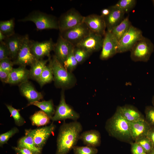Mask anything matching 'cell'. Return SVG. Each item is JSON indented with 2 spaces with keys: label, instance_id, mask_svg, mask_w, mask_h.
<instances>
[{
  "label": "cell",
  "instance_id": "4dcf8cb0",
  "mask_svg": "<svg viewBox=\"0 0 154 154\" xmlns=\"http://www.w3.org/2000/svg\"><path fill=\"white\" fill-rule=\"evenodd\" d=\"M73 53L78 64L83 63L91 54L83 49L77 46H74Z\"/></svg>",
  "mask_w": 154,
  "mask_h": 154
},
{
  "label": "cell",
  "instance_id": "d6986e66",
  "mask_svg": "<svg viewBox=\"0 0 154 154\" xmlns=\"http://www.w3.org/2000/svg\"><path fill=\"white\" fill-rule=\"evenodd\" d=\"M19 87L20 92L27 100L28 104L39 101L43 98L42 93L37 91L28 81L19 84Z\"/></svg>",
  "mask_w": 154,
  "mask_h": 154
},
{
  "label": "cell",
  "instance_id": "83f0119b",
  "mask_svg": "<svg viewBox=\"0 0 154 154\" xmlns=\"http://www.w3.org/2000/svg\"><path fill=\"white\" fill-rule=\"evenodd\" d=\"M17 147L27 148L38 154H40L42 150L36 146L32 137L28 134H25L19 140Z\"/></svg>",
  "mask_w": 154,
  "mask_h": 154
},
{
  "label": "cell",
  "instance_id": "5bb4252c",
  "mask_svg": "<svg viewBox=\"0 0 154 154\" xmlns=\"http://www.w3.org/2000/svg\"><path fill=\"white\" fill-rule=\"evenodd\" d=\"M103 41V36L91 31L76 46L82 48L91 54L102 49Z\"/></svg>",
  "mask_w": 154,
  "mask_h": 154
},
{
  "label": "cell",
  "instance_id": "cb8c5ba5",
  "mask_svg": "<svg viewBox=\"0 0 154 154\" xmlns=\"http://www.w3.org/2000/svg\"><path fill=\"white\" fill-rule=\"evenodd\" d=\"M132 25L128 16L125 18L119 24L113 29L110 32L119 41Z\"/></svg>",
  "mask_w": 154,
  "mask_h": 154
},
{
  "label": "cell",
  "instance_id": "ee69618b",
  "mask_svg": "<svg viewBox=\"0 0 154 154\" xmlns=\"http://www.w3.org/2000/svg\"><path fill=\"white\" fill-rule=\"evenodd\" d=\"M146 136L150 139L154 147V127H151Z\"/></svg>",
  "mask_w": 154,
  "mask_h": 154
},
{
  "label": "cell",
  "instance_id": "9c48e42d",
  "mask_svg": "<svg viewBox=\"0 0 154 154\" xmlns=\"http://www.w3.org/2000/svg\"><path fill=\"white\" fill-rule=\"evenodd\" d=\"M91 31L83 22L74 27L60 32L59 34L75 46L89 35Z\"/></svg>",
  "mask_w": 154,
  "mask_h": 154
},
{
  "label": "cell",
  "instance_id": "4fadbf2b",
  "mask_svg": "<svg viewBox=\"0 0 154 154\" xmlns=\"http://www.w3.org/2000/svg\"><path fill=\"white\" fill-rule=\"evenodd\" d=\"M55 44L51 38L42 42L31 40V50L37 60L42 59L45 56L49 58L50 52L54 50Z\"/></svg>",
  "mask_w": 154,
  "mask_h": 154
},
{
  "label": "cell",
  "instance_id": "ba28073f",
  "mask_svg": "<svg viewBox=\"0 0 154 154\" xmlns=\"http://www.w3.org/2000/svg\"><path fill=\"white\" fill-rule=\"evenodd\" d=\"M84 18V16L75 9H70L62 14L58 20L60 33L83 23Z\"/></svg>",
  "mask_w": 154,
  "mask_h": 154
},
{
  "label": "cell",
  "instance_id": "ab89813d",
  "mask_svg": "<svg viewBox=\"0 0 154 154\" xmlns=\"http://www.w3.org/2000/svg\"><path fill=\"white\" fill-rule=\"evenodd\" d=\"M10 52L6 44L4 41L0 42V61L10 58Z\"/></svg>",
  "mask_w": 154,
  "mask_h": 154
},
{
  "label": "cell",
  "instance_id": "d4e9b609",
  "mask_svg": "<svg viewBox=\"0 0 154 154\" xmlns=\"http://www.w3.org/2000/svg\"><path fill=\"white\" fill-rule=\"evenodd\" d=\"M48 61V58L45 60L43 59L37 60L31 66L29 70L30 77L37 81Z\"/></svg>",
  "mask_w": 154,
  "mask_h": 154
},
{
  "label": "cell",
  "instance_id": "bcb514c9",
  "mask_svg": "<svg viewBox=\"0 0 154 154\" xmlns=\"http://www.w3.org/2000/svg\"><path fill=\"white\" fill-rule=\"evenodd\" d=\"M6 37V36L0 31V42L3 41Z\"/></svg>",
  "mask_w": 154,
  "mask_h": 154
},
{
  "label": "cell",
  "instance_id": "9a60e30c",
  "mask_svg": "<svg viewBox=\"0 0 154 154\" xmlns=\"http://www.w3.org/2000/svg\"><path fill=\"white\" fill-rule=\"evenodd\" d=\"M83 22L91 31L104 37L106 26L104 19L100 15L92 14L84 16Z\"/></svg>",
  "mask_w": 154,
  "mask_h": 154
},
{
  "label": "cell",
  "instance_id": "f35d334b",
  "mask_svg": "<svg viewBox=\"0 0 154 154\" xmlns=\"http://www.w3.org/2000/svg\"><path fill=\"white\" fill-rule=\"evenodd\" d=\"M11 59L8 58L0 61V69L10 73L13 69L14 64Z\"/></svg>",
  "mask_w": 154,
  "mask_h": 154
},
{
  "label": "cell",
  "instance_id": "44dd1931",
  "mask_svg": "<svg viewBox=\"0 0 154 154\" xmlns=\"http://www.w3.org/2000/svg\"><path fill=\"white\" fill-rule=\"evenodd\" d=\"M29 78V70L25 66H19L13 68L10 72L8 84H20L28 81Z\"/></svg>",
  "mask_w": 154,
  "mask_h": 154
},
{
  "label": "cell",
  "instance_id": "277c9868",
  "mask_svg": "<svg viewBox=\"0 0 154 154\" xmlns=\"http://www.w3.org/2000/svg\"><path fill=\"white\" fill-rule=\"evenodd\" d=\"M19 21L32 22L38 30L58 29V20L55 17L38 11H33Z\"/></svg>",
  "mask_w": 154,
  "mask_h": 154
},
{
  "label": "cell",
  "instance_id": "7c38bea8",
  "mask_svg": "<svg viewBox=\"0 0 154 154\" xmlns=\"http://www.w3.org/2000/svg\"><path fill=\"white\" fill-rule=\"evenodd\" d=\"M118 41L111 32L107 31L104 37L100 59L105 60L112 57L117 52Z\"/></svg>",
  "mask_w": 154,
  "mask_h": 154
},
{
  "label": "cell",
  "instance_id": "f546056e",
  "mask_svg": "<svg viewBox=\"0 0 154 154\" xmlns=\"http://www.w3.org/2000/svg\"><path fill=\"white\" fill-rule=\"evenodd\" d=\"M52 81H54V77L52 69L49 65H46L37 82L42 87Z\"/></svg>",
  "mask_w": 154,
  "mask_h": 154
},
{
  "label": "cell",
  "instance_id": "ffe728a7",
  "mask_svg": "<svg viewBox=\"0 0 154 154\" xmlns=\"http://www.w3.org/2000/svg\"><path fill=\"white\" fill-rule=\"evenodd\" d=\"M24 36L15 34L6 37L3 41L7 46L9 51L10 58L14 60L16 58L22 44Z\"/></svg>",
  "mask_w": 154,
  "mask_h": 154
},
{
  "label": "cell",
  "instance_id": "b9f144b4",
  "mask_svg": "<svg viewBox=\"0 0 154 154\" xmlns=\"http://www.w3.org/2000/svg\"><path fill=\"white\" fill-rule=\"evenodd\" d=\"M17 154H38L33 151L25 148L13 147Z\"/></svg>",
  "mask_w": 154,
  "mask_h": 154
},
{
  "label": "cell",
  "instance_id": "f907efd6",
  "mask_svg": "<svg viewBox=\"0 0 154 154\" xmlns=\"http://www.w3.org/2000/svg\"><path fill=\"white\" fill-rule=\"evenodd\" d=\"M142 154H147V153H143Z\"/></svg>",
  "mask_w": 154,
  "mask_h": 154
},
{
  "label": "cell",
  "instance_id": "e575fe53",
  "mask_svg": "<svg viewBox=\"0 0 154 154\" xmlns=\"http://www.w3.org/2000/svg\"><path fill=\"white\" fill-rule=\"evenodd\" d=\"M135 142L139 144L145 153L150 154L154 149V147L150 139L146 136L137 139Z\"/></svg>",
  "mask_w": 154,
  "mask_h": 154
},
{
  "label": "cell",
  "instance_id": "836d02e7",
  "mask_svg": "<svg viewBox=\"0 0 154 154\" xmlns=\"http://www.w3.org/2000/svg\"><path fill=\"white\" fill-rule=\"evenodd\" d=\"M78 64L74 57L73 50L64 62L63 65L68 71L71 72L76 68Z\"/></svg>",
  "mask_w": 154,
  "mask_h": 154
},
{
  "label": "cell",
  "instance_id": "5b68a950",
  "mask_svg": "<svg viewBox=\"0 0 154 154\" xmlns=\"http://www.w3.org/2000/svg\"><path fill=\"white\" fill-rule=\"evenodd\" d=\"M154 45L151 40L144 37L138 41L130 50V57L134 62H147L153 52Z\"/></svg>",
  "mask_w": 154,
  "mask_h": 154
},
{
  "label": "cell",
  "instance_id": "f6af8a7d",
  "mask_svg": "<svg viewBox=\"0 0 154 154\" xmlns=\"http://www.w3.org/2000/svg\"><path fill=\"white\" fill-rule=\"evenodd\" d=\"M111 11L110 7L105 8L102 9L101 11L100 15L104 18L107 17L110 14Z\"/></svg>",
  "mask_w": 154,
  "mask_h": 154
},
{
  "label": "cell",
  "instance_id": "60d3db41",
  "mask_svg": "<svg viewBox=\"0 0 154 154\" xmlns=\"http://www.w3.org/2000/svg\"><path fill=\"white\" fill-rule=\"evenodd\" d=\"M131 151L132 154H142L145 153L142 147L135 142L131 143Z\"/></svg>",
  "mask_w": 154,
  "mask_h": 154
},
{
  "label": "cell",
  "instance_id": "d590c367",
  "mask_svg": "<svg viewBox=\"0 0 154 154\" xmlns=\"http://www.w3.org/2000/svg\"><path fill=\"white\" fill-rule=\"evenodd\" d=\"M74 154H97L98 150L96 147L86 146H75L73 148Z\"/></svg>",
  "mask_w": 154,
  "mask_h": 154
},
{
  "label": "cell",
  "instance_id": "7bdbcfd3",
  "mask_svg": "<svg viewBox=\"0 0 154 154\" xmlns=\"http://www.w3.org/2000/svg\"><path fill=\"white\" fill-rule=\"evenodd\" d=\"M10 73L0 69V79L2 82L8 83Z\"/></svg>",
  "mask_w": 154,
  "mask_h": 154
},
{
  "label": "cell",
  "instance_id": "e0dca14e",
  "mask_svg": "<svg viewBox=\"0 0 154 154\" xmlns=\"http://www.w3.org/2000/svg\"><path fill=\"white\" fill-rule=\"evenodd\" d=\"M151 127L145 119L129 122L130 133L132 139L135 141L146 136Z\"/></svg>",
  "mask_w": 154,
  "mask_h": 154
},
{
  "label": "cell",
  "instance_id": "6da1fadb",
  "mask_svg": "<svg viewBox=\"0 0 154 154\" xmlns=\"http://www.w3.org/2000/svg\"><path fill=\"white\" fill-rule=\"evenodd\" d=\"M82 129L81 124L76 121L64 122L59 129L56 154H67L73 149L80 139Z\"/></svg>",
  "mask_w": 154,
  "mask_h": 154
},
{
  "label": "cell",
  "instance_id": "52a82bcc",
  "mask_svg": "<svg viewBox=\"0 0 154 154\" xmlns=\"http://www.w3.org/2000/svg\"><path fill=\"white\" fill-rule=\"evenodd\" d=\"M80 117L79 114L66 103L64 92V91H62L59 103L57 106L54 114L51 120L54 121L70 119L76 121Z\"/></svg>",
  "mask_w": 154,
  "mask_h": 154
},
{
  "label": "cell",
  "instance_id": "30bf717a",
  "mask_svg": "<svg viewBox=\"0 0 154 154\" xmlns=\"http://www.w3.org/2000/svg\"><path fill=\"white\" fill-rule=\"evenodd\" d=\"M31 41L28 35L24 36L21 47L16 58L13 61L14 64L19 66H31L37 60L31 50Z\"/></svg>",
  "mask_w": 154,
  "mask_h": 154
},
{
  "label": "cell",
  "instance_id": "f1b7e54d",
  "mask_svg": "<svg viewBox=\"0 0 154 154\" xmlns=\"http://www.w3.org/2000/svg\"><path fill=\"white\" fill-rule=\"evenodd\" d=\"M14 27L15 21L13 18L7 21H1L0 22V31L6 37L15 34Z\"/></svg>",
  "mask_w": 154,
  "mask_h": 154
},
{
  "label": "cell",
  "instance_id": "603a6c76",
  "mask_svg": "<svg viewBox=\"0 0 154 154\" xmlns=\"http://www.w3.org/2000/svg\"><path fill=\"white\" fill-rule=\"evenodd\" d=\"M117 108L125 118L129 122L144 119L142 113L135 107L129 105L118 106Z\"/></svg>",
  "mask_w": 154,
  "mask_h": 154
},
{
  "label": "cell",
  "instance_id": "1f68e13d",
  "mask_svg": "<svg viewBox=\"0 0 154 154\" xmlns=\"http://www.w3.org/2000/svg\"><path fill=\"white\" fill-rule=\"evenodd\" d=\"M6 106L13 117L15 124L19 126L23 125L25 121L24 119L20 114V110L16 109L10 105H6Z\"/></svg>",
  "mask_w": 154,
  "mask_h": 154
},
{
  "label": "cell",
  "instance_id": "d6a6232c",
  "mask_svg": "<svg viewBox=\"0 0 154 154\" xmlns=\"http://www.w3.org/2000/svg\"><path fill=\"white\" fill-rule=\"evenodd\" d=\"M136 2L135 0H120L115 5L125 13H128L134 8Z\"/></svg>",
  "mask_w": 154,
  "mask_h": 154
},
{
  "label": "cell",
  "instance_id": "74e56055",
  "mask_svg": "<svg viewBox=\"0 0 154 154\" xmlns=\"http://www.w3.org/2000/svg\"><path fill=\"white\" fill-rule=\"evenodd\" d=\"M145 112V120L151 127H154V107L151 106H146Z\"/></svg>",
  "mask_w": 154,
  "mask_h": 154
},
{
  "label": "cell",
  "instance_id": "484cf974",
  "mask_svg": "<svg viewBox=\"0 0 154 154\" xmlns=\"http://www.w3.org/2000/svg\"><path fill=\"white\" fill-rule=\"evenodd\" d=\"M32 125L39 127L46 125L50 121V117L42 110L36 112L30 117Z\"/></svg>",
  "mask_w": 154,
  "mask_h": 154
},
{
  "label": "cell",
  "instance_id": "7dc6e473",
  "mask_svg": "<svg viewBox=\"0 0 154 154\" xmlns=\"http://www.w3.org/2000/svg\"><path fill=\"white\" fill-rule=\"evenodd\" d=\"M152 103L153 105V106L154 107V95L153 96L152 98Z\"/></svg>",
  "mask_w": 154,
  "mask_h": 154
},
{
  "label": "cell",
  "instance_id": "8d00e7d4",
  "mask_svg": "<svg viewBox=\"0 0 154 154\" xmlns=\"http://www.w3.org/2000/svg\"><path fill=\"white\" fill-rule=\"evenodd\" d=\"M19 129L16 127H14L6 132L0 135V145L1 146L6 143L9 139L15 134L18 132Z\"/></svg>",
  "mask_w": 154,
  "mask_h": 154
},
{
  "label": "cell",
  "instance_id": "681fc988",
  "mask_svg": "<svg viewBox=\"0 0 154 154\" xmlns=\"http://www.w3.org/2000/svg\"><path fill=\"white\" fill-rule=\"evenodd\" d=\"M152 2H153V5L154 6V0H153Z\"/></svg>",
  "mask_w": 154,
  "mask_h": 154
},
{
  "label": "cell",
  "instance_id": "7a4b0ae2",
  "mask_svg": "<svg viewBox=\"0 0 154 154\" xmlns=\"http://www.w3.org/2000/svg\"><path fill=\"white\" fill-rule=\"evenodd\" d=\"M105 128L110 135L120 140L128 142L132 140L130 133L129 122L117 108L113 116L107 120Z\"/></svg>",
  "mask_w": 154,
  "mask_h": 154
},
{
  "label": "cell",
  "instance_id": "4316f807",
  "mask_svg": "<svg viewBox=\"0 0 154 154\" xmlns=\"http://www.w3.org/2000/svg\"><path fill=\"white\" fill-rule=\"evenodd\" d=\"M33 105L36 106L45 113L50 118L54 115L55 110L52 100L36 101L27 104V106Z\"/></svg>",
  "mask_w": 154,
  "mask_h": 154
},
{
  "label": "cell",
  "instance_id": "ac0fdd59",
  "mask_svg": "<svg viewBox=\"0 0 154 154\" xmlns=\"http://www.w3.org/2000/svg\"><path fill=\"white\" fill-rule=\"evenodd\" d=\"M109 15L104 18L107 31L110 32L124 19L125 13L116 5L110 7Z\"/></svg>",
  "mask_w": 154,
  "mask_h": 154
},
{
  "label": "cell",
  "instance_id": "2e32d148",
  "mask_svg": "<svg viewBox=\"0 0 154 154\" xmlns=\"http://www.w3.org/2000/svg\"><path fill=\"white\" fill-rule=\"evenodd\" d=\"M74 47L72 44L59 34L56 42L55 43L53 50L54 55L63 64L73 50Z\"/></svg>",
  "mask_w": 154,
  "mask_h": 154
},
{
  "label": "cell",
  "instance_id": "7402d4cb",
  "mask_svg": "<svg viewBox=\"0 0 154 154\" xmlns=\"http://www.w3.org/2000/svg\"><path fill=\"white\" fill-rule=\"evenodd\" d=\"M101 135L99 131L90 130L81 133L80 139L86 146L96 147L100 145L101 143Z\"/></svg>",
  "mask_w": 154,
  "mask_h": 154
},
{
  "label": "cell",
  "instance_id": "3957f363",
  "mask_svg": "<svg viewBox=\"0 0 154 154\" xmlns=\"http://www.w3.org/2000/svg\"><path fill=\"white\" fill-rule=\"evenodd\" d=\"M49 65L53 73L56 86L63 88H70L74 85L76 79L71 72L68 71L54 55L48 58Z\"/></svg>",
  "mask_w": 154,
  "mask_h": 154
},
{
  "label": "cell",
  "instance_id": "8992f818",
  "mask_svg": "<svg viewBox=\"0 0 154 154\" xmlns=\"http://www.w3.org/2000/svg\"><path fill=\"white\" fill-rule=\"evenodd\" d=\"M143 37L141 31L132 25L118 41L117 53L130 51L136 43Z\"/></svg>",
  "mask_w": 154,
  "mask_h": 154
},
{
  "label": "cell",
  "instance_id": "8fae6325",
  "mask_svg": "<svg viewBox=\"0 0 154 154\" xmlns=\"http://www.w3.org/2000/svg\"><path fill=\"white\" fill-rule=\"evenodd\" d=\"M55 128V125L52 123L48 126L33 129H26L25 134L31 135L33 138L36 146L42 149Z\"/></svg>",
  "mask_w": 154,
  "mask_h": 154
},
{
  "label": "cell",
  "instance_id": "c3c4849f",
  "mask_svg": "<svg viewBox=\"0 0 154 154\" xmlns=\"http://www.w3.org/2000/svg\"><path fill=\"white\" fill-rule=\"evenodd\" d=\"M150 154H154V149L152 151Z\"/></svg>",
  "mask_w": 154,
  "mask_h": 154
}]
</instances>
